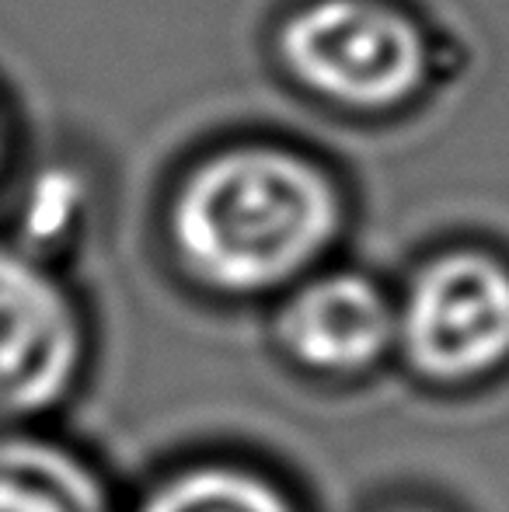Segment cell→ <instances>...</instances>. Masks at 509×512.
<instances>
[{
	"label": "cell",
	"instance_id": "cell-2",
	"mask_svg": "<svg viewBox=\"0 0 509 512\" xmlns=\"http://www.w3.org/2000/svg\"><path fill=\"white\" fill-rule=\"evenodd\" d=\"M394 370L440 401L509 377V262L485 248L429 258L394 293Z\"/></svg>",
	"mask_w": 509,
	"mask_h": 512
},
{
	"label": "cell",
	"instance_id": "cell-3",
	"mask_svg": "<svg viewBox=\"0 0 509 512\" xmlns=\"http://www.w3.org/2000/svg\"><path fill=\"white\" fill-rule=\"evenodd\" d=\"M91 377L77 297L18 248H0V425H60Z\"/></svg>",
	"mask_w": 509,
	"mask_h": 512
},
{
	"label": "cell",
	"instance_id": "cell-6",
	"mask_svg": "<svg viewBox=\"0 0 509 512\" xmlns=\"http://www.w3.org/2000/svg\"><path fill=\"white\" fill-rule=\"evenodd\" d=\"M123 512H318L307 488L245 446H196L126 488Z\"/></svg>",
	"mask_w": 509,
	"mask_h": 512
},
{
	"label": "cell",
	"instance_id": "cell-1",
	"mask_svg": "<svg viewBox=\"0 0 509 512\" xmlns=\"http://www.w3.org/2000/svg\"><path fill=\"white\" fill-rule=\"evenodd\" d=\"M339 234L325 171L272 147H238L189 175L171 206V244L203 290L276 297L311 276Z\"/></svg>",
	"mask_w": 509,
	"mask_h": 512
},
{
	"label": "cell",
	"instance_id": "cell-7",
	"mask_svg": "<svg viewBox=\"0 0 509 512\" xmlns=\"http://www.w3.org/2000/svg\"><path fill=\"white\" fill-rule=\"evenodd\" d=\"M112 467L60 425H0V512H123Z\"/></svg>",
	"mask_w": 509,
	"mask_h": 512
},
{
	"label": "cell",
	"instance_id": "cell-8",
	"mask_svg": "<svg viewBox=\"0 0 509 512\" xmlns=\"http://www.w3.org/2000/svg\"><path fill=\"white\" fill-rule=\"evenodd\" d=\"M356 512H468L454 495L429 485H394L367 499Z\"/></svg>",
	"mask_w": 509,
	"mask_h": 512
},
{
	"label": "cell",
	"instance_id": "cell-5",
	"mask_svg": "<svg viewBox=\"0 0 509 512\" xmlns=\"http://www.w3.org/2000/svg\"><path fill=\"white\" fill-rule=\"evenodd\" d=\"M272 310L279 366L321 391H356L394 366V293L367 272H311Z\"/></svg>",
	"mask_w": 509,
	"mask_h": 512
},
{
	"label": "cell",
	"instance_id": "cell-4",
	"mask_svg": "<svg viewBox=\"0 0 509 512\" xmlns=\"http://www.w3.org/2000/svg\"><path fill=\"white\" fill-rule=\"evenodd\" d=\"M286 67L314 95L346 108H391L419 91L426 39L384 0H311L279 35Z\"/></svg>",
	"mask_w": 509,
	"mask_h": 512
}]
</instances>
